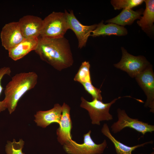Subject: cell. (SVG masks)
I'll return each mask as SVG.
<instances>
[{
	"label": "cell",
	"mask_w": 154,
	"mask_h": 154,
	"mask_svg": "<svg viewBox=\"0 0 154 154\" xmlns=\"http://www.w3.org/2000/svg\"><path fill=\"white\" fill-rule=\"evenodd\" d=\"M38 39L34 51L42 60L59 71L72 65L74 59L70 45L64 37L48 38L39 37Z\"/></svg>",
	"instance_id": "6da1fadb"
},
{
	"label": "cell",
	"mask_w": 154,
	"mask_h": 154,
	"mask_svg": "<svg viewBox=\"0 0 154 154\" xmlns=\"http://www.w3.org/2000/svg\"><path fill=\"white\" fill-rule=\"evenodd\" d=\"M38 76L34 72L16 74L7 84L3 101L10 114L15 110L18 103L27 91L33 89L37 83Z\"/></svg>",
	"instance_id": "7a4b0ae2"
},
{
	"label": "cell",
	"mask_w": 154,
	"mask_h": 154,
	"mask_svg": "<svg viewBox=\"0 0 154 154\" xmlns=\"http://www.w3.org/2000/svg\"><path fill=\"white\" fill-rule=\"evenodd\" d=\"M68 29L64 12H53L43 19L39 37L48 38L64 37Z\"/></svg>",
	"instance_id": "3957f363"
},
{
	"label": "cell",
	"mask_w": 154,
	"mask_h": 154,
	"mask_svg": "<svg viewBox=\"0 0 154 154\" xmlns=\"http://www.w3.org/2000/svg\"><path fill=\"white\" fill-rule=\"evenodd\" d=\"M123 97L133 98L130 96L119 97L110 102L104 103L96 99L92 100L91 102L88 101L81 97L80 107L87 110L92 124L100 125L101 121L113 119V116L109 113L110 108L117 100Z\"/></svg>",
	"instance_id": "277c9868"
},
{
	"label": "cell",
	"mask_w": 154,
	"mask_h": 154,
	"mask_svg": "<svg viewBox=\"0 0 154 154\" xmlns=\"http://www.w3.org/2000/svg\"><path fill=\"white\" fill-rule=\"evenodd\" d=\"M91 131L84 135L83 143L79 144L72 139L63 145V148L68 154H101L107 146L104 139L100 144L95 143L92 138Z\"/></svg>",
	"instance_id": "5b68a950"
},
{
	"label": "cell",
	"mask_w": 154,
	"mask_h": 154,
	"mask_svg": "<svg viewBox=\"0 0 154 154\" xmlns=\"http://www.w3.org/2000/svg\"><path fill=\"white\" fill-rule=\"evenodd\" d=\"M121 49V59L114 66L126 72L131 77L135 78L150 64L144 56H134L129 53L124 47Z\"/></svg>",
	"instance_id": "8992f818"
},
{
	"label": "cell",
	"mask_w": 154,
	"mask_h": 154,
	"mask_svg": "<svg viewBox=\"0 0 154 154\" xmlns=\"http://www.w3.org/2000/svg\"><path fill=\"white\" fill-rule=\"evenodd\" d=\"M118 120L111 126L112 132L114 133L119 132L125 128L134 129L144 135L147 133L154 131V125L139 121L138 119L129 117L125 110L118 108L117 110Z\"/></svg>",
	"instance_id": "52a82bcc"
},
{
	"label": "cell",
	"mask_w": 154,
	"mask_h": 154,
	"mask_svg": "<svg viewBox=\"0 0 154 154\" xmlns=\"http://www.w3.org/2000/svg\"><path fill=\"white\" fill-rule=\"evenodd\" d=\"M143 90L147 100L144 107L150 108V112L154 113V73L151 64L135 78Z\"/></svg>",
	"instance_id": "ba28073f"
},
{
	"label": "cell",
	"mask_w": 154,
	"mask_h": 154,
	"mask_svg": "<svg viewBox=\"0 0 154 154\" xmlns=\"http://www.w3.org/2000/svg\"><path fill=\"white\" fill-rule=\"evenodd\" d=\"M68 29L72 30L75 34L78 41V48L81 49L86 44L91 33L96 27L97 24L85 25L82 24L75 16L72 10L68 12L65 10Z\"/></svg>",
	"instance_id": "9c48e42d"
},
{
	"label": "cell",
	"mask_w": 154,
	"mask_h": 154,
	"mask_svg": "<svg viewBox=\"0 0 154 154\" xmlns=\"http://www.w3.org/2000/svg\"><path fill=\"white\" fill-rule=\"evenodd\" d=\"M0 36L2 46L8 51L25 39L18 21L5 24L2 28Z\"/></svg>",
	"instance_id": "30bf717a"
},
{
	"label": "cell",
	"mask_w": 154,
	"mask_h": 154,
	"mask_svg": "<svg viewBox=\"0 0 154 154\" xmlns=\"http://www.w3.org/2000/svg\"><path fill=\"white\" fill-rule=\"evenodd\" d=\"M25 39L39 37L42 28L43 19L33 15H27L21 18L18 21Z\"/></svg>",
	"instance_id": "8fae6325"
},
{
	"label": "cell",
	"mask_w": 154,
	"mask_h": 154,
	"mask_svg": "<svg viewBox=\"0 0 154 154\" xmlns=\"http://www.w3.org/2000/svg\"><path fill=\"white\" fill-rule=\"evenodd\" d=\"M61 106L62 116L59 124V126L56 130V134L58 142L63 145L72 139L71 132L72 125L70 114V107L64 102Z\"/></svg>",
	"instance_id": "7c38bea8"
},
{
	"label": "cell",
	"mask_w": 154,
	"mask_h": 154,
	"mask_svg": "<svg viewBox=\"0 0 154 154\" xmlns=\"http://www.w3.org/2000/svg\"><path fill=\"white\" fill-rule=\"evenodd\" d=\"M62 113V106L59 104H56L50 110L37 112L34 115V121L37 126L42 128H46L52 123L59 124Z\"/></svg>",
	"instance_id": "4fadbf2b"
},
{
	"label": "cell",
	"mask_w": 154,
	"mask_h": 154,
	"mask_svg": "<svg viewBox=\"0 0 154 154\" xmlns=\"http://www.w3.org/2000/svg\"><path fill=\"white\" fill-rule=\"evenodd\" d=\"M38 42V37L25 39L15 46L8 50L9 56L14 61L20 59L31 51L35 50Z\"/></svg>",
	"instance_id": "5bb4252c"
},
{
	"label": "cell",
	"mask_w": 154,
	"mask_h": 154,
	"mask_svg": "<svg viewBox=\"0 0 154 154\" xmlns=\"http://www.w3.org/2000/svg\"><path fill=\"white\" fill-rule=\"evenodd\" d=\"M91 33L90 36L93 37L111 35L121 36L126 35L128 31L123 26L113 23L104 24L102 20L97 24L96 29Z\"/></svg>",
	"instance_id": "9a60e30c"
},
{
	"label": "cell",
	"mask_w": 154,
	"mask_h": 154,
	"mask_svg": "<svg viewBox=\"0 0 154 154\" xmlns=\"http://www.w3.org/2000/svg\"><path fill=\"white\" fill-rule=\"evenodd\" d=\"M142 9L134 11L131 9H123L121 12L116 17L106 20V23H114L123 26L130 25L133 24L135 20H139L143 14Z\"/></svg>",
	"instance_id": "2e32d148"
},
{
	"label": "cell",
	"mask_w": 154,
	"mask_h": 154,
	"mask_svg": "<svg viewBox=\"0 0 154 154\" xmlns=\"http://www.w3.org/2000/svg\"><path fill=\"white\" fill-rule=\"evenodd\" d=\"M101 132L113 143L117 154H132V151L137 148L143 147L147 144H152L153 142V141H151L132 147L127 145L118 141L114 137L111 133L108 125L106 123L104 124L101 129Z\"/></svg>",
	"instance_id": "e0dca14e"
},
{
	"label": "cell",
	"mask_w": 154,
	"mask_h": 154,
	"mask_svg": "<svg viewBox=\"0 0 154 154\" xmlns=\"http://www.w3.org/2000/svg\"><path fill=\"white\" fill-rule=\"evenodd\" d=\"M144 1L145 3V9L143 16L137 23L143 31L149 33L153 31L154 29V1L145 0Z\"/></svg>",
	"instance_id": "ac0fdd59"
},
{
	"label": "cell",
	"mask_w": 154,
	"mask_h": 154,
	"mask_svg": "<svg viewBox=\"0 0 154 154\" xmlns=\"http://www.w3.org/2000/svg\"><path fill=\"white\" fill-rule=\"evenodd\" d=\"M90 67V65L89 62L85 61L82 62L74 76V80L81 84L86 82H92Z\"/></svg>",
	"instance_id": "d6986e66"
},
{
	"label": "cell",
	"mask_w": 154,
	"mask_h": 154,
	"mask_svg": "<svg viewBox=\"0 0 154 154\" xmlns=\"http://www.w3.org/2000/svg\"><path fill=\"white\" fill-rule=\"evenodd\" d=\"M143 1V0H112L111 3L115 10H119L131 9L141 4Z\"/></svg>",
	"instance_id": "ffe728a7"
},
{
	"label": "cell",
	"mask_w": 154,
	"mask_h": 154,
	"mask_svg": "<svg viewBox=\"0 0 154 154\" xmlns=\"http://www.w3.org/2000/svg\"><path fill=\"white\" fill-rule=\"evenodd\" d=\"M25 142L22 139L18 141L13 139V141H8L5 146L6 154H25L22 151Z\"/></svg>",
	"instance_id": "44dd1931"
},
{
	"label": "cell",
	"mask_w": 154,
	"mask_h": 154,
	"mask_svg": "<svg viewBox=\"0 0 154 154\" xmlns=\"http://www.w3.org/2000/svg\"><path fill=\"white\" fill-rule=\"evenodd\" d=\"M82 84L86 91L92 96V100L96 99L102 101L101 91L100 89L94 86L92 82H86Z\"/></svg>",
	"instance_id": "7402d4cb"
},
{
	"label": "cell",
	"mask_w": 154,
	"mask_h": 154,
	"mask_svg": "<svg viewBox=\"0 0 154 154\" xmlns=\"http://www.w3.org/2000/svg\"><path fill=\"white\" fill-rule=\"evenodd\" d=\"M11 72V70L9 67L4 66L0 68V96L3 89L1 84L2 79L5 75L10 76ZM6 109L3 100L0 101V113Z\"/></svg>",
	"instance_id": "603a6c76"
}]
</instances>
